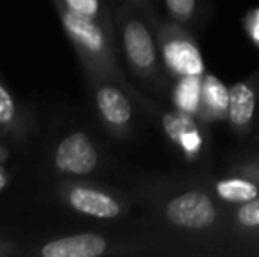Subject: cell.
<instances>
[{"mask_svg": "<svg viewBox=\"0 0 259 257\" xmlns=\"http://www.w3.org/2000/svg\"><path fill=\"white\" fill-rule=\"evenodd\" d=\"M123 42L129 59L138 67H150L155 60V48L148 30L140 21H131L127 23L123 32Z\"/></svg>", "mask_w": 259, "mask_h": 257, "instance_id": "277c9868", "label": "cell"}, {"mask_svg": "<svg viewBox=\"0 0 259 257\" xmlns=\"http://www.w3.org/2000/svg\"><path fill=\"white\" fill-rule=\"evenodd\" d=\"M201 95V83L198 76H185L177 88V102L182 110L194 111Z\"/></svg>", "mask_w": 259, "mask_h": 257, "instance_id": "7c38bea8", "label": "cell"}, {"mask_svg": "<svg viewBox=\"0 0 259 257\" xmlns=\"http://www.w3.org/2000/svg\"><path fill=\"white\" fill-rule=\"evenodd\" d=\"M252 32H254V37H256V41H259V11H257V14H256V23H254Z\"/></svg>", "mask_w": 259, "mask_h": 257, "instance_id": "ac0fdd59", "label": "cell"}, {"mask_svg": "<svg viewBox=\"0 0 259 257\" xmlns=\"http://www.w3.org/2000/svg\"><path fill=\"white\" fill-rule=\"evenodd\" d=\"M166 215L177 226L203 229V227L213 224L215 208L206 194L185 192L169 201L166 208Z\"/></svg>", "mask_w": 259, "mask_h": 257, "instance_id": "6da1fadb", "label": "cell"}, {"mask_svg": "<svg viewBox=\"0 0 259 257\" xmlns=\"http://www.w3.org/2000/svg\"><path fill=\"white\" fill-rule=\"evenodd\" d=\"M106 250V241L97 234H76L50 241L42 248L45 257H97Z\"/></svg>", "mask_w": 259, "mask_h": 257, "instance_id": "3957f363", "label": "cell"}, {"mask_svg": "<svg viewBox=\"0 0 259 257\" xmlns=\"http://www.w3.org/2000/svg\"><path fill=\"white\" fill-rule=\"evenodd\" d=\"M256 97L243 83H236L229 88V118L235 125H247L254 115Z\"/></svg>", "mask_w": 259, "mask_h": 257, "instance_id": "30bf717a", "label": "cell"}, {"mask_svg": "<svg viewBox=\"0 0 259 257\" xmlns=\"http://www.w3.org/2000/svg\"><path fill=\"white\" fill-rule=\"evenodd\" d=\"M64 25L76 39L83 42L89 49L92 52H99L103 49L104 39L101 30L89 20V16L81 13H76V11H67L64 14Z\"/></svg>", "mask_w": 259, "mask_h": 257, "instance_id": "ba28073f", "label": "cell"}, {"mask_svg": "<svg viewBox=\"0 0 259 257\" xmlns=\"http://www.w3.org/2000/svg\"><path fill=\"white\" fill-rule=\"evenodd\" d=\"M69 201L78 212L101 217V219H113L120 213V206L116 204V201L92 189H83V187L74 189L69 195Z\"/></svg>", "mask_w": 259, "mask_h": 257, "instance_id": "5b68a950", "label": "cell"}, {"mask_svg": "<svg viewBox=\"0 0 259 257\" xmlns=\"http://www.w3.org/2000/svg\"><path fill=\"white\" fill-rule=\"evenodd\" d=\"M203 93H205L206 102L211 108L219 111H224L229 108V90L226 88V85L217 79L215 76L208 74L205 76V81H203Z\"/></svg>", "mask_w": 259, "mask_h": 257, "instance_id": "4fadbf2b", "label": "cell"}, {"mask_svg": "<svg viewBox=\"0 0 259 257\" xmlns=\"http://www.w3.org/2000/svg\"><path fill=\"white\" fill-rule=\"evenodd\" d=\"M97 104L101 113L108 122L115 125H123L131 118V104L122 92L111 86H104L97 93Z\"/></svg>", "mask_w": 259, "mask_h": 257, "instance_id": "9c48e42d", "label": "cell"}, {"mask_svg": "<svg viewBox=\"0 0 259 257\" xmlns=\"http://www.w3.org/2000/svg\"><path fill=\"white\" fill-rule=\"evenodd\" d=\"M164 57L171 69L184 76H199L205 71L203 59L196 46L187 41H173L164 48Z\"/></svg>", "mask_w": 259, "mask_h": 257, "instance_id": "8992f818", "label": "cell"}, {"mask_svg": "<svg viewBox=\"0 0 259 257\" xmlns=\"http://www.w3.org/2000/svg\"><path fill=\"white\" fill-rule=\"evenodd\" d=\"M167 136L173 141L180 143L187 151H196L201 144V137L198 134L194 120L185 113H167L162 120Z\"/></svg>", "mask_w": 259, "mask_h": 257, "instance_id": "52a82bcc", "label": "cell"}, {"mask_svg": "<svg viewBox=\"0 0 259 257\" xmlns=\"http://www.w3.org/2000/svg\"><path fill=\"white\" fill-rule=\"evenodd\" d=\"M4 185H6V176H4V173L0 171V190L4 189Z\"/></svg>", "mask_w": 259, "mask_h": 257, "instance_id": "d6986e66", "label": "cell"}, {"mask_svg": "<svg viewBox=\"0 0 259 257\" xmlns=\"http://www.w3.org/2000/svg\"><path fill=\"white\" fill-rule=\"evenodd\" d=\"M69 7L76 13H81L85 16H96L97 9H99V2L97 0H67Z\"/></svg>", "mask_w": 259, "mask_h": 257, "instance_id": "2e32d148", "label": "cell"}, {"mask_svg": "<svg viewBox=\"0 0 259 257\" xmlns=\"http://www.w3.org/2000/svg\"><path fill=\"white\" fill-rule=\"evenodd\" d=\"M169 11L178 18H189L194 11L196 0H166Z\"/></svg>", "mask_w": 259, "mask_h": 257, "instance_id": "9a60e30c", "label": "cell"}, {"mask_svg": "<svg viewBox=\"0 0 259 257\" xmlns=\"http://www.w3.org/2000/svg\"><path fill=\"white\" fill-rule=\"evenodd\" d=\"M238 220L243 226H259V199H250L240 208Z\"/></svg>", "mask_w": 259, "mask_h": 257, "instance_id": "5bb4252c", "label": "cell"}, {"mask_svg": "<svg viewBox=\"0 0 259 257\" xmlns=\"http://www.w3.org/2000/svg\"><path fill=\"white\" fill-rule=\"evenodd\" d=\"M217 192L221 197L228 199L231 202H240V201H250V199L257 197V189L250 182L245 180H222L217 183Z\"/></svg>", "mask_w": 259, "mask_h": 257, "instance_id": "8fae6325", "label": "cell"}, {"mask_svg": "<svg viewBox=\"0 0 259 257\" xmlns=\"http://www.w3.org/2000/svg\"><path fill=\"white\" fill-rule=\"evenodd\" d=\"M14 117V102L11 95L0 85V122H9Z\"/></svg>", "mask_w": 259, "mask_h": 257, "instance_id": "e0dca14e", "label": "cell"}, {"mask_svg": "<svg viewBox=\"0 0 259 257\" xmlns=\"http://www.w3.org/2000/svg\"><path fill=\"white\" fill-rule=\"evenodd\" d=\"M58 169L74 175H87L97 164V153L89 137L81 132L65 137L55 155Z\"/></svg>", "mask_w": 259, "mask_h": 257, "instance_id": "7a4b0ae2", "label": "cell"}]
</instances>
